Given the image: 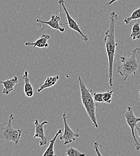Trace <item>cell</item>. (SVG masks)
Returning a JSON list of instances; mask_svg holds the SVG:
<instances>
[{
    "instance_id": "cell-7",
    "label": "cell",
    "mask_w": 140,
    "mask_h": 156,
    "mask_svg": "<svg viewBox=\"0 0 140 156\" xmlns=\"http://www.w3.org/2000/svg\"><path fill=\"white\" fill-rule=\"evenodd\" d=\"M69 118H70V116H67L65 112L63 114L62 119L64 125V131L62 136L60 137V140L63 141L64 145H68L71 143H73L76 140L77 138L80 137V135L78 133H75L69 126L67 122V119Z\"/></svg>"
},
{
    "instance_id": "cell-16",
    "label": "cell",
    "mask_w": 140,
    "mask_h": 156,
    "mask_svg": "<svg viewBox=\"0 0 140 156\" xmlns=\"http://www.w3.org/2000/svg\"><path fill=\"white\" fill-rule=\"evenodd\" d=\"M140 19V7L134 10L131 15L129 17L126 18L123 22L126 25H128L132 20H137Z\"/></svg>"
},
{
    "instance_id": "cell-14",
    "label": "cell",
    "mask_w": 140,
    "mask_h": 156,
    "mask_svg": "<svg viewBox=\"0 0 140 156\" xmlns=\"http://www.w3.org/2000/svg\"><path fill=\"white\" fill-rule=\"evenodd\" d=\"M62 133V130L60 129L56 133V135H55V136L52 138V139L50 140V144L48 147V148L46 149V151L44 152V153L43 154V156H56V154L55 153V151H54V145H55V143L57 137L58 136Z\"/></svg>"
},
{
    "instance_id": "cell-1",
    "label": "cell",
    "mask_w": 140,
    "mask_h": 156,
    "mask_svg": "<svg viewBox=\"0 0 140 156\" xmlns=\"http://www.w3.org/2000/svg\"><path fill=\"white\" fill-rule=\"evenodd\" d=\"M118 20V15L115 12H112L110 15L109 28L105 33L104 43L108 62V73L107 77L108 78V83L110 87L114 86L113 69L116 54V48L118 44L116 40V25Z\"/></svg>"
},
{
    "instance_id": "cell-22",
    "label": "cell",
    "mask_w": 140,
    "mask_h": 156,
    "mask_svg": "<svg viewBox=\"0 0 140 156\" xmlns=\"http://www.w3.org/2000/svg\"><path fill=\"white\" fill-rule=\"evenodd\" d=\"M135 130H136L137 134L138 136L139 137V138L140 139V126L137 125V127H135Z\"/></svg>"
},
{
    "instance_id": "cell-12",
    "label": "cell",
    "mask_w": 140,
    "mask_h": 156,
    "mask_svg": "<svg viewBox=\"0 0 140 156\" xmlns=\"http://www.w3.org/2000/svg\"><path fill=\"white\" fill-rule=\"evenodd\" d=\"M22 79L24 81L23 91L25 95L28 98H32L34 94V88H33V87L32 86V84L31 83L30 79L29 78V72L27 70L25 71Z\"/></svg>"
},
{
    "instance_id": "cell-5",
    "label": "cell",
    "mask_w": 140,
    "mask_h": 156,
    "mask_svg": "<svg viewBox=\"0 0 140 156\" xmlns=\"http://www.w3.org/2000/svg\"><path fill=\"white\" fill-rule=\"evenodd\" d=\"M124 116L126 119L128 125L129 126L131 130V133H132L134 142L135 148L136 150L138 151L140 149V144L138 142V140L135 136V129L138 123L140 122V117H135L134 112V109L131 106L127 107V109H126V111H125Z\"/></svg>"
},
{
    "instance_id": "cell-11",
    "label": "cell",
    "mask_w": 140,
    "mask_h": 156,
    "mask_svg": "<svg viewBox=\"0 0 140 156\" xmlns=\"http://www.w3.org/2000/svg\"><path fill=\"white\" fill-rule=\"evenodd\" d=\"M18 82L19 80L17 76H14L13 78L7 79L4 81L0 80V83L2 84L4 87L2 94L5 95L10 94L13 91L15 85L18 83Z\"/></svg>"
},
{
    "instance_id": "cell-3",
    "label": "cell",
    "mask_w": 140,
    "mask_h": 156,
    "mask_svg": "<svg viewBox=\"0 0 140 156\" xmlns=\"http://www.w3.org/2000/svg\"><path fill=\"white\" fill-rule=\"evenodd\" d=\"M78 79L80 87L81 103L94 126L96 128H98L99 126L96 117V108L97 105L95 103V101L92 94V90L87 87L84 82V79L81 78V76H79Z\"/></svg>"
},
{
    "instance_id": "cell-4",
    "label": "cell",
    "mask_w": 140,
    "mask_h": 156,
    "mask_svg": "<svg viewBox=\"0 0 140 156\" xmlns=\"http://www.w3.org/2000/svg\"><path fill=\"white\" fill-rule=\"evenodd\" d=\"M14 119V115L11 114L9 117L8 122L5 126L0 128V139L18 144L20 141L22 130L15 129L12 126V121Z\"/></svg>"
},
{
    "instance_id": "cell-2",
    "label": "cell",
    "mask_w": 140,
    "mask_h": 156,
    "mask_svg": "<svg viewBox=\"0 0 140 156\" xmlns=\"http://www.w3.org/2000/svg\"><path fill=\"white\" fill-rule=\"evenodd\" d=\"M140 55V48H136L131 52L129 57L126 54L120 57V64L118 67L117 72L123 77L126 81L132 75H135L140 68V61L137 58Z\"/></svg>"
},
{
    "instance_id": "cell-13",
    "label": "cell",
    "mask_w": 140,
    "mask_h": 156,
    "mask_svg": "<svg viewBox=\"0 0 140 156\" xmlns=\"http://www.w3.org/2000/svg\"><path fill=\"white\" fill-rule=\"evenodd\" d=\"M59 79H60L59 75H56L55 76H50V77L46 78L43 84H41L40 87L37 89V92L40 93L44 89L55 86L58 82V81L59 80Z\"/></svg>"
},
{
    "instance_id": "cell-10",
    "label": "cell",
    "mask_w": 140,
    "mask_h": 156,
    "mask_svg": "<svg viewBox=\"0 0 140 156\" xmlns=\"http://www.w3.org/2000/svg\"><path fill=\"white\" fill-rule=\"evenodd\" d=\"M50 39V35L43 34L39 39L36 40L34 42H26L25 45L26 46H32L33 48H39L46 49L49 48L48 40Z\"/></svg>"
},
{
    "instance_id": "cell-18",
    "label": "cell",
    "mask_w": 140,
    "mask_h": 156,
    "mask_svg": "<svg viewBox=\"0 0 140 156\" xmlns=\"http://www.w3.org/2000/svg\"><path fill=\"white\" fill-rule=\"evenodd\" d=\"M66 156H85L86 154L81 153L80 151L74 147H70L66 151Z\"/></svg>"
},
{
    "instance_id": "cell-21",
    "label": "cell",
    "mask_w": 140,
    "mask_h": 156,
    "mask_svg": "<svg viewBox=\"0 0 140 156\" xmlns=\"http://www.w3.org/2000/svg\"><path fill=\"white\" fill-rule=\"evenodd\" d=\"M118 1H120V0H111V1H110L109 2H107L106 4H105V5H106V6H109V5L113 4V3H114V2H116Z\"/></svg>"
},
{
    "instance_id": "cell-23",
    "label": "cell",
    "mask_w": 140,
    "mask_h": 156,
    "mask_svg": "<svg viewBox=\"0 0 140 156\" xmlns=\"http://www.w3.org/2000/svg\"><path fill=\"white\" fill-rule=\"evenodd\" d=\"M139 94H140V91H139Z\"/></svg>"
},
{
    "instance_id": "cell-6",
    "label": "cell",
    "mask_w": 140,
    "mask_h": 156,
    "mask_svg": "<svg viewBox=\"0 0 140 156\" xmlns=\"http://www.w3.org/2000/svg\"><path fill=\"white\" fill-rule=\"evenodd\" d=\"M58 4L60 5V9H62L64 11V12L66 15V17H67V24L68 25L69 28L70 29L77 32L81 36V39L84 40V41H86V42L88 41L89 38L87 37V35L84 34L81 31V30L80 28V27L78 25L77 22L71 16V15H70L67 9V7L65 5L64 0H59L58 1Z\"/></svg>"
},
{
    "instance_id": "cell-15",
    "label": "cell",
    "mask_w": 140,
    "mask_h": 156,
    "mask_svg": "<svg viewBox=\"0 0 140 156\" xmlns=\"http://www.w3.org/2000/svg\"><path fill=\"white\" fill-rule=\"evenodd\" d=\"M130 37L133 40L140 39V25L139 22H135L132 28V33Z\"/></svg>"
},
{
    "instance_id": "cell-8",
    "label": "cell",
    "mask_w": 140,
    "mask_h": 156,
    "mask_svg": "<svg viewBox=\"0 0 140 156\" xmlns=\"http://www.w3.org/2000/svg\"><path fill=\"white\" fill-rule=\"evenodd\" d=\"M49 124V122L47 121H44L41 123H39V119H36L34 121L35 125V135L34 136V138H40L41 140L40 142V147H43L46 145L47 143V137L45 135V131L44 126L45 124Z\"/></svg>"
},
{
    "instance_id": "cell-19",
    "label": "cell",
    "mask_w": 140,
    "mask_h": 156,
    "mask_svg": "<svg viewBox=\"0 0 140 156\" xmlns=\"http://www.w3.org/2000/svg\"><path fill=\"white\" fill-rule=\"evenodd\" d=\"M93 97H94V100L95 101V102L104 103L103 93H94V94H93Z\"/></svg>"
},
{
    "instance_id": "cell-20",
    "label": "cell",
    "mask_w": 140,
    "mask_h": 156,
    "mask_svg": "<svg viewBox=\"0 0 140 156\" xmlns=\"http://www.w3.org/2000/svg\"><path fill=\"white\" fill-rule=\"evenodd\" d=\"M101 147H102V145L100 144L99 142H96L94 144V148L95 152L96 153V154L98 156H102V154H101V153L100 152V148Z\"/></svg>"
},
{
    "instance_id": "cell-9",
    "label": "cell",
    "mask_w": 140,
    "mask_h": 156,
    "mask_svg": "<svg viewBox=\"0 0 140 156\" xmlns=\"http://www.w3.org/2000/svg\"><path fill=\"white\" fill-rule=\"evenodd\" d=\"M60 18L56 15H52L51 16V19L49 21H45L40 19H37L36 20V22L38 23H40L42 25L46 24L49 25L50 28L58 30L60 33H63L65 31V28L61 27V25L60 23Z\"/></svg>"
},
{
    "instance_id": "cell-17",
    "label": "cell",
    "mask_w": 140,
    "mask_h": 156,
    "mask_svg": "<svg viewBox=\"0 0 140 156\" xmlns=\"http://www.w3.org/2000/svg\"><path fill=\"white\" fill-rule=\"evenodd\" d=\"M116 91V90H108V91L104 93H103L104 103H107V104H110L111 103V99H112L113 94Z\"/></svg>"
}]
</instances>
